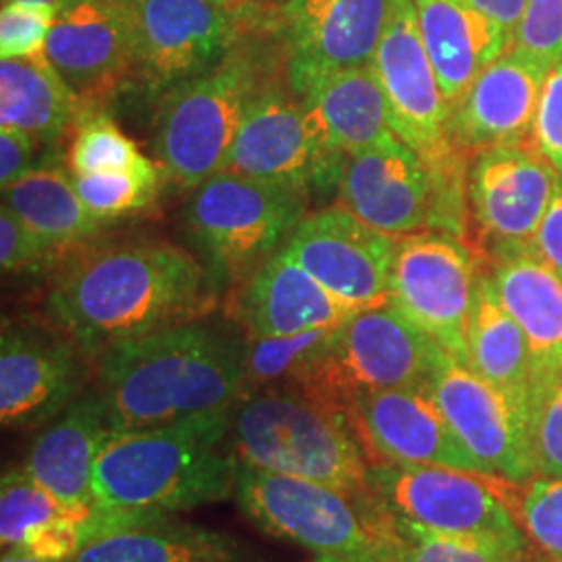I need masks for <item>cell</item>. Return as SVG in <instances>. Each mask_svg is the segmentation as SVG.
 <instances>
[{
	"label": "cell",
	"mask_w": 562,
	"mask_h": 562,
	"mask_svg": "<svg viewBox=\"0 0 562 562\" xmlns=\"http://www.w3.org/2000/svg\"><path fill=\"white\" fill-rule=\"evenodd\" d=\"M340 327V325H338ZM338 327L294 336L250 338L244 348V396L269 385L292 383L327 348Z\"/></svg>",
	"instance_id": "35"
},
{
	"label": "cell",
	"mask_w": 562,
	"mask_h": 562,
	"mask_svg": "<svg viewBox=\"0 0 562 562\" xmlns=\"http://www.w3.org/2000/svg\"><path fill=\"white\" fill-rule=\"evenodd\" d=\"M229 446L244 467L369 494L371 462L346 413L294 383L241 396Z\"/></svg>",
	"instance_id": "4"
},
{
	"label": "cell",
	"mask_w": 562,
	"mask_h": 562,
	"mask_svg": "<svg viewBox=\"0 0 562 562\" xmlns=\"http://www.w3.org/2000/svg\"><path fill=\"white\" fill-rule=\"evenodd\" d=\"M548 71L506 50L490 63L452 109L448 134L467 157L531 140Z\"/></svg>",
	"instance_id": "22"
},
{
	"label": "cell",
	"mask_w": 562,
	"mask_h": 562,
	"mask_svg": "<svg viewBox=\"0 0 562 562\" xmlns=\"http://www.w3.org/2000/svg\"><path fill=\"white\" fill-rule=\"evenodd\" d=\"M323 150L341 161L394 134L387 102L373 65H359L329 74L301 99Z\"/></svg>",
	"instance_id": "27"
},
{
	"label": "cell",
	"mask_w": 562,
	"mask_h": 562,
	"mask_svg": "<svg viewBox=\"0 0 562 562\" xmlns=\"http://www.w3.org/2000/svg\"><path fill=\"white\" fill-rule=\"evenodd\" d=\"M80 346L53 323H2L0 334V422L7 429H32L57 419L78 401L86 369Z\"/></svg>",
	"instance_id": "15"
},
{
	"label": "cell",
	"mask_w": 562,
	"mask_h": 562,
	"mask_svg": "<svg viewBox=\"0 0 562 562\" xmlns=\"http://www.w3.org/2000/svg\"><path fill=\"white\" fill-rule=\"evenodd\" d=\"M561 173L533 142L477 153L467 171V204L485 255L504 261L531 252Z\"/></svg>",
	"instance_id": "11"
},
{
	"label": "cell",
	"mask_w": 562,
	"mask_h": 562,
	"mask_svg": "<svg viewBox=\"0 0 562 562\" xmlns=\"http://www.w3.org/2000/svg\"><path fill=\"white\" fill-rule=\"evenodd\" d=\"M244 348L204 319L109 346L94 361L113 431L232 413L244 396Z\"/></svg>",
	"instance_id": "2"
},
{
	"label": "cell",
	"mask_w": 562,
	"mask_h": 562,
	"mask_svg": "<svg viewBox=\"0 0 562 562\" xmlns=\"http://www.w3.org/2000/svg\"><path fill=\"white\" fill-rule=\"evenodd\" d=\"M213 2H217V4H222V7H227V4H234L236 0H213Z\"/></svg>",
	"instance_id": "50"
},
{
	"label": "cell",
	"mask_w": 562,
	"mask_h": 562,
	"mask_svg": "<svg viewBox=\"0 0 562 562\" xmlns=\"http://www.w3.org/2000/svg\"><path fill=\"white\" fill-rule=\"evenodd\" d=\"M236 503L244 517L271 538L296 543L313 554L361 562H396L390 513L375 496L350 494L240 464Z\"/></svg>",
	"instance_id": "5"
},
{
	"label": "cell",
	"mask_w": 562,
	"mask_h": 562,
	"mask_svg": "<svg viewBox=\"0 0 562 562\" xmlns=\"http://www.w3.org/2000/svg\"><path fill=\"white\" fill-rule=\"evenodd\" d=\"M531 252L548 262L562 278V176L554 199L540 223Z\"/></svg>",
	"instance_id": "44"
},
{
	"label": "cell",
	"mask_w": 562,
	"mask_h": 562,
	"mask_svg": "<svg viewBox=\"0 0 562 562\" xmlns=\"http://www.w3.org/2000/svg\"><path fill=\"white\" fill-rule=\"evenodd\" d=\"M138 50V0H74L59 11L46 42V59L83 109H102L136 83Z\"/></svg>",
	"instance_id": "12"
},
{
	"label": "cell",
	"mask_w": 562,
	"mask_h": 562,
	"mask_svg": "<svg viewBox=\"0 0 562 562\" xmlns=\"http://www.w3.org/2000/svg\"><path fill=\"white\" fill-rule=\"evenodd\" d=\"M471 2L487 18L496 21L508 36L521 20L522 9L527 4V0H471Z\"/></svg>",
	"instance_id": "45"
},
{
	"label": "cell",
	"mask_w": 562,
	"mask_h": 562,
	"mask_svg": "<svg viewBox=\"0 0 562 562\" xmlns=\"http://www.w3.org/2000/svg\"><path fill=\"white\" fill-rule=\"evenodd\" d=\"M41 144L34 140L30 134L2 127L0 130V188H9L11 183L21 180L27 171H32L36 148Z\"/></svg>",
	"instance_id": "43"
},
{
	"label": "cell",
	"mask_w": 562,
	"mask_h": 562,
	"mask_svg": "<svg viewBox=\"0 0 562 562\" xmlns=\"http://www.w3.org/2000/svg\"><path fill=\"white\" fill-rule=\"evenodd\" d=\"M340 165L323 150L301 99L269 83L248 104L222 171L308 194L313 183L338 180Z\"/></svg>",
	"instance_id": "16"
},
{
	"label": "cell",
	"mask_w": 562,
	"mask_h": 562,
	"mask_svg": "<svg viewBox=\"0 0 562 562\" xmlns=\"http://www.w3.org/2000/svg\"><path fill=\"white\" fill-rule=\"evenodd\" d=\"M469 367L485 382L504 392L531 398V352L519 323L504 308L490 276H480L471 304L469 327Z\"/></svg>",
	"instance_id": "31"
},
{
	"label": "cell",
	"mask_w": 562,
	"mask_h": 562,
	"mask_svg": "<svg viewBox=\"0 0 562 562\" xmlns=\"http://www.w3.org/2000/svg\"><path fill=\"white\" fill-rule=\"evenodd\" d=\"M515 515L527 540L562 562V480L536 477L519 494Z\"/></svg>",
	"instance_id": "38"
},
{
	"label": "cell",
	"mask_w": 562,
	"mask_h": 562,
	"mask_svg": "<svg viewBox=\"0 0 562 562\" xmlns=\"http://www.w3.org/2000/svg\"><path fill=\"white\" fill-rule=\"evenodd\" d=\"M311 562H361L355 559H344V557H331V554H315V559Z\"/></svg>",
	"instance_id": "48"
},
{
	"label": "cell",
	"mask_w": 562,
	"mask_h": 562,
	"mask_svg": "<svg viewBox=\"0 0 562 562\" xmlns=\"http://www.w3.org/2000/svg\"><path fill=\"white\" fill-rule=\"evenodd\" d=\"M161 180V169L155 161L134 171L71 176L83 206L102 223L146 209L155 201Z\"/></svg>",
	"instance_id": "36"
},
{
	"label": "cell",
	"mask_w": 562,
	"mask_h": 562,
	"mask_svg": "<svg viewBox=\"0 0 562 562\" xmlns=\"http://www.w3.org/2000/svg\"><path fill=\"white\" fill-rule=\"evenodd\" d=\"M67 169L71 176H97L134 171L148 165L138 144L132 140L104 109H81L69 146Z\"/></svg>",
	"instance_id": "33"
},
{
	"label": "cell",
	"mask_w": 562,
	"mask_h": 562,
	"mask_svg": "<svg viewBox=\"0 0 562 562\" xmlns=\"http://www.w3.org/2000/svg\"><path fill=\"white\" fill-rule=\"evenodd\" d=\"M427 390L457 438L490 475L517 485L536 480L529 402L485 382L450 355H443Z\"/></svg>",
	"instance_id": "14"
},
{
	"label": "cell",
	"mask_w": 562,
	"mask_h": 562,
	"mask_svg": "<svg viewBox=\"0 0 562 562\" xmlns=\"http://www.w3.org/2000/svg\"><path fill=\"white\" fill-rule=\"evenodd\" d=\"M229 423L225 413L113 431L94 469L99 531L236 496L240 462L229 446Z\"/></svg>",
	"instance_id": "3"
},
{
	"label": "cell",
	"mask_w": 562,
	"mask_h": 562,
	"mask_svg": "<svg viewBox=\"0 0 562 562\" xmlns=\"http://www.w3.org/2000/svg\"><path fill=\"white\" fill-rule=\"evenodd\" d=\"M529 404L536 477L562 480V371L538 383Z\"/></svg>",
	"instance_id": "37"
},
{
	"label": "cell",
	"mask_w": 562,
	"mask_h": 562,
	"mask_svg": "<svg viewBox=\"0 0 562 562\" xmlns=\"http://www.w3.org/2000/svg\"><path fill=\"white\" fill-rule=\"evenodd\" d=\"M81 101L53 63L41 57L0 60V123L30 134L41 146L65 140Z\"/></svg>",
	"instance_id": "30"
},
{
	"label": "cell",
	"mask_w": 562,
	"mask_h": 562,
	"mask_svg": "<svg viewBox=\"0 0 562 562\" xmlns=\"http://www.w3.org/2000/svg\"><path fill=\"white\" fill-rule=\"evenodd\" d=\"M238 283L234 315L246 340L338 327L355 313L325 290L285 246Z\"/></svg>",
	"instance_id": "23"
},
{
	"label": "cell",
	"mask_w": 562,
	"mask_h": 562,
	"mask_svg": "<svg viewBox=\"0 0 562 562\" xmlns=\"http://www.w3.org/2000/svg\"><path fill=\"white\" fill-rule=\"evenodd\" d=\"M508 50L550 71L562 60V0H527Z\"/></svg>",
	"instance_id": "39"
},
{
	"label": "cell",
	"mask_w": 562,
	"mask_h": 562,
	"mask_svg": "<svg viewBox=\"0 0 562 562\" xmlns=\"http://www.w3.org/2000/svg\"><path fill=\"white\" fill-rule=\"evenodd\" d=\"M396 236L329 206L302 220L285 250L338 301L359 311L390 301Z\"/></svg>",
	"instance_id": "17"
},
{
	"label": "cell",
	"mask_w": 562,
	"mask_h": 562,
	"mask_svg": "<svg viewBox=\"0 0 562 562\" xmlns=\"http://www.w3.org/2000/svg\"><path fill=\"white\" fill-rule=\"evenodd\" d=\"M340 199L348 211L390 236L431 229L434 178L398 136L341 159Z\"/></svg>",
	"instance_id": "21"
},
{
	"label": "cell",
	"mask_w": 562,
	"mask_h": 562,
	"mask_svg": "<svg viewBox=\"0 0 562 562\" xmlns=\"http://www.w3.org/2000/svg\"><path fill=\"white\" fill-rule=\"evenodd\" d=\"M267 2H271V4H280V7H283L288 0H267Z\"/></svg>",
	"instance_id": "51"
},
{
	"label": "cell",
	"mask_w": 562,
	"mask_h": 562,
	"mask_svg": "<svg viewBox=\"0 0 562 562\" xmlns=\"http://www.w3.org/2000/svg\"><path fill=\"white\" fill-rule=\"evenodd\" d=\"M513 485L503 477L429 464L382 462L369 471V492L387 513L434 531L527 550Z\"/></svg>",
	"instance_id": "9"
},
{
	"label": "cell",
	"mask_w": 562,
	"mask_h": 562,
	"mask_svg": "<svg viewBox=\"0 0 562 562\" xmlns=\"http://www.w3.org/2000/svg\"><path fill=\"white\" fill-rule=\"evenodd\" d=\"M67 562H261L232 533L171 517L115 522L90 536Z\"/></svg>",
	"instance_id": "25"
},
{
	"label": "cell",
	"mask_w": 562,
	"mask_h": 562,
	"mask_svg": "<svg viewBox=\"0 0 562 562\" xmlns=\"http://www.w3.org/2000/svg\"><path fill=\"white\" fill-rule=\"evenodd\" d=\"M92 517L59 503L23 467L4 471L0 482L2 552L46 561H69L86 542Z\"/></svg>",
	"instance_id": "29"
},
{
	"label": "cell",
	"mask_w": 562,
	"mask_h": 562,
	"mask_svg": "<svg viewBox=\"0 0 562 562\" xmlns=\"http://www.w3.org/2000/svg\"><path fill=\"white\" fill-rule=\"evenodd\" d=\"M2 2H32V4H46V7H53L57 11H63L74 0H2Z\"/></svg>",
	"instance_id": "47"
},
{
	"label": "cell",
	"mask_w": 562,
	"mask_h": 562,
	"mask_svg": "<svg viewBox=\"0 0 562 562\" xmlns=\"http://www.w3.org/2000/svg\"><path fill=\"white\" fill-rule=\"evenodd\" d=\"M261 88L252 60L227 55L211 71L161 97L153 153L162 178L181 190H196L220 173L248 104Z\"/></svg>",
	"instance_id": "7"
},
{
	"label": "cell",
	"mask_w": 562,
	"mask_h": 562,
	"mask_svg": "<svg viewBox=\"0 0 562 562\" xmlns=\"http://www.w3.org/2000/svg\"><path fill=\"white\" fill-rule=\"evenodd\" d=\"M427 55L454 109L483 69L508 50L510 36L471 0H415Z\"/></svg>",
	"instance_id": "26"
},
{
	"label": "cell",
	"mask_w": 562,
	"mask_h": 562,
	"mask_svg": "<svg viewBox=\"0 0 562 562\" xmlns=\"http://www.w3.org/2000/svg\"><path fill=\"white\" fill-rule=\"evenodd\" d=\"M2 204L63 255L101 232L102 222L88 213L71 176L59 167H34L2 190Z\"/></svg>",
	"instance_id": "32"
},
{
	"label": "cell",
	"mask_w": 562,
	"mask_h": 562,
	"mask_svg": "<svg viewBox=\"0 0 562 562\" xmlns=\"http://www.w3.org/2000/svg\"><path fill=\"white\" fill-rule=\"evenodd\" d=\"M0 562H59L46 561V559H36V557H27V554H20V552H2ZM67 562V561H65Z\"/></svg>",
	"instance_id": "46"
},
{
	"label": "cell",
	"mask_w": 562,
	"mask_h": 562,
	"mask_svg": "<svg viewBox=\"0 0 562 562\" xmlns=\"http://www.w3.org/2000/svg\"><path fill=\"white\" fill-rule=\"evenodd\" d=\"M281 15L288 88L302 99L329 74L373 60L387 0H288Z\"/></svg>",
	"instance_id": "18"
},
{
	"label": "cell",
	"mask_w": 562,
	"mask_h": 562,
	"mask_svg": "<svg viewBox=\"0 0 562 562\" xmlns=\"http://www.w3.org/2000/svg\"><path fill=\"white\" fill-rule=\"evenodd\" d=\"M531 142L562 176V60L543 81Z\"/></svg>",
	"instance_id": "42"
},
{
	"label": "cell",
	"mask_w": 562,
	"mask_h": 562,
	"mask_svg": "<svg viewBox=\"0 0 562 562\" xmlns=\"http://www.w3.org/2000/svg\"><path fill=\"white\" fill-rule=\"evenodd\" d=\"M371 65L382 83L394 134L427 165L459 153L448 134L452 109L423 44L415 0H387Z\"/></svg>",
	"instance_id": "13"
},
{
	"label": "cell",
	"mask_w": 562,
	"mask_h": 562,
	"mask_svg": "<svg viewBox=\"0 0 562 562\" xmlns=\"http://www.w3.org/2000/svg\"><path fill=\"white\" fill-rule=\"evenodd\" d=\"M306 202L296 188L220 171L192 190L183 223L213 269L240 281L285 246Z\"/></svg>",
	"instance_id": "8"
},
{
	"label": "cell",
	"mask_w": 562,
	"mask_h": 562,
	"mask_svg": "<svg viewBox=\"0 0 562 562\" xmlns=\"http://www.w3.org/2000/svg\"><path fill=\"white\" fill-rule=\"evenodd\" d=\"M477 280L475 252L461 238L436 229L396 236L390 301L446 355L464 364Z\"/></svg>",
	"instance_id": "10"
},
{
	"label": "cell",
	"mask_w": 562,
	"mask_h": 562,
	"mask_svg": "<svg viewBox=\"0 0 562 562\" xmlns=\"http://www.w3.org/2000/svg\"><path fill=\"white\" fill-rule=\"evenodd\" d=\"M63 252L30 229L2 204L0 209V265L4 273H41L57 265Z\"/></svg>",
	"instance_id": "41"
},
{
	"label": "cell",
	"mask_w": 562,
	"mask_h": 562,
	"mask_svg": "<svg viewBox=\"0 0 562 562\" xmlns=\"http://www.w3.org/2000/svg\"><path fill=\"white\" fill-rule=\"evenodd\" d=\"M492 285L531 352V390L562 371V278L533 252L496 262Z\"/></svg>",
	"instance_id": "28"
},
{
	"label": "cell",
	"mask_w": 562,
	"mask_h": 562,
	"mask_svg": "<svg viewBox=\"0 0 562 562\" xmlns=\"http://www.w3.org/2000/svg\"><path fill=\"white\" fill-rule=\"evenodd\" d=\"M442 348L392 301L355 311L294 385L346 413L362 394L427 387Z\"/></svg>",
	"instance_id": "6"
},
{
	"label": "cell",
	"mask_w": 562,
	"mask_h": 562,
	"mask_svg": "<svg viewBox=\"0 0 562 562\" xmlns=\"http://www.w3.org/2000/svg\"><path fill=\"white\" fill-rule=\"evenodd\" d=\"M213 290L201 262L167 241L76 252L60 265L44 315L88 359L117 341L202 319Z\"/></svg>",
	"instance_id": "1"
},
{
	"label": "cell",
	"mask_w": 562,
	"mask_h": 562,
	"mask_svg": "<svg viewBox=\"0 0 562 562\" xmlns=\"http://www.w3.org/2000/svg\"><path fill=\"white\" fill-rule=\"evenodd\" d=\"M111 434L101 392L81 394L42 429L21 467L59 503L94 517V469Z\"/></svg>",
	"instance_id": "24"
},
{
	"label": "cell",
	"mask_w": 562,
	"mask_h": 562,
	"mask_svg": "<svg viewBox=\"0 0 562 562\" xmlns=\"http://www.w3.org/2000/svg\"><path fill=\"white\" fill-rule=\"evenodd\" d=\"M59 11L32 2H2L0 55L2 59H30L46 55V42Z\"/></svg>",
	"instance_id": "40"
},
{
	"label": "cell",
	"mask_w": 562,
	"mask_h": 562,
	"mask_svg": "<svg viewBox=\"0 0 562 562\" xmlns=\"http://www.w3.org/2000/svg\"><path fill=\"white\" fill-rule=\"evenodd\" d=\"M346 417L371 464H429L490 475L457 438L427 387L362 394L346 406Z\"/></svg>",
	"instance_id": "19"
},
{
	"label": "cell",
	"mask_w": 562,
	"mask_h": 562,
	"mask_svg": "<svg viewBox=\"0 0 562 562\" xmlns=\"http://www.w3.org/2000/svg\"><path fill=\"white\" fill-rule=\"evenodd\" d=\"M527 562H561L557 561V559H550V557H546L543 552H533V550H529V557H527Z\"/></svg>",
	"instance_id": "49"
},
{
	"label": "cell",
	"mask_w": 562,
	"mask_h": 562,
	"mask_svg": "<svg viewBox=\"0 0 562 562\" xmlns=\"http://www.w3.org/2000/svg\"><path fill=\"white\" fill-rule=\"evenodd\" d=\"M136 86L165 97L217 67L236 41V23L213 0H138Z\"/></svg>",
	"instance_id": "20"
},
{
	"label": "cell",
	"mask_w": 562,
	"mask_h": 562,
	"mask_svg": "<svg viewBox=\"0 0 562 562\" xmlns=\"http://www.w3.org/2000/svg\"><path fill=\"white\" fill-rule=\"evenodd\" d=\"M390 536L396 562H527L529 557V548L434 531L392 513Z\"/></svg>",
	"instance_id": "34"
}]
</instances>
